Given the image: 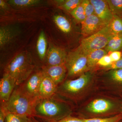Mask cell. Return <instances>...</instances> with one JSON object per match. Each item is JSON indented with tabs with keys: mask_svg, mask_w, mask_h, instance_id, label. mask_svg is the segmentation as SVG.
<instances>
[{
	"mask_svg": "<svg viewBox=\"0 0 122 122\" xmlns=\"http://www.w3.org/2000/svg\"><path fill=\"white\" fill-rule=\"evenodd\" d=\"M122 122V120H120V122Z\"/></svg>",
	"mask_w": 122,
	"mask_h": 122,
	"instance_id": "obj_36",
	"label": "cell"
},
{
	"mask_svg": "<svg viewBox=\"0 0 122 122\" xmlns=\"http://www.w3.org/2000/svg\"><path fill=\"white\" fill-rule=\"evenodd\" d=\"M110 27L113 34L122 35V18L114 15L113 20L110 24Z\"/></svg>",
	"mask_w": 122,
	"mask_h": 122,
	"instance_id": "obj_23",
	"label": "cell"
},
{
	"mask_svg": "<svg viewBox=\"0 0 122 122\" xmlns=\"http://www.w3.org/2000/svg\"><path fill=\"white\" fill-rule=\"evenodd\" d=\"M45 75L42 70L35 72L32 74L26 81L18 86L28 96L34 98H39L37 96L38 90L41 82Z\"/></svg>",
	"mask_w": 122,
	"mask_h": 122,
	"instance_id": "obj_7",
	"label": "cell"
},
{
	"mask_svg": "<svg viewBox=\"0 0 122 122\" xmlns=\"http://www.w3.org/2000/svg\"><path fill=\"white\" fill-rule=\"evenodd\" d=\"M35 66L31 55L25 51L17 55L12 59L6 66L5 72L14 79L16 86H19L32 74Z\"/></svg>",
	"mask_w": 122,
	"mask_h": 122,
	"instance_id": "obj_3",
	"label": "cell"
},
{
	"mask_svg": "<svg viewBox=\"0 0 122 122\" xmlns=\"http://www.w3.org/2000/svg\"><path fill=\"white\" fill-rule=\"evenodd\" d=\"M54 96L38 100L35 106L34 117L49 122L58 121L71 115L72 111L70 107Z\"/></svg>",
	"mask_w": 122,
	"mask_h": 122,
	"instance_id": "obj_1",
	"label": "cell"
},
{
	"mask_svg": "<svg viewBox=\"0 0 122 122\" xmlns=\"http://www.w3.org/2000/svg\"><path fill=\"white\" fill-rule=\"evenodd\" d=\"M85 122H119L122 120V113L107 117L85 119Z\"/></svg>",
	"mask_w": 122,
	"mask_h": 122,
	"instance_id": "obj_24",
	"label": "cell"
},
{
	"mask_svg": "<svg viewBox=\"0 0 122 122\" xmlns=\"http://www.w3.org/2000/svg\"><path fill=\"white\" fill-rule=\"evenodd\" d=\"M81 4L83 6L86 17L95 14L94 8L89 0H82Z\"/></svg>",
	"mask_w": 122,
	"mask_h": 122,
	"instance_id": "obj_28",
	"label": "cell"
},
{
	"mask_svg": "<svg viewBox=\"0 0 122 122\" xmlns=\"http://www.w3.org/2000/svg\"><path fill=\"white\" fill-rule=\"evenodd\" d=\"M81 24L82 33L88 36L98 32L107 25L95 14L87 17Z\"/></svg>",
	"mask_w": 122,
	"mask_h": 122,
	"instance_id": "obj_9",
	"label": "cell"
},
{
	"mask_svg": "<svg viewBox=\"0 0 122 122\" xmlns=\"http://www.w3.org/2000/svg\"><path fill=\"white\" fill-rule=\"evenodd\" d=\"M105 49L98 50L91 52L87 55V65L89 70L91 69L97 64L103 57L107 55Z\"/></svg>",
	"mask_w": 122,
	"mask_h": 122,
	"instance_id": "obj_17",
	"label": "cell"
},
{
	"mask_svg": "<svg viewBox=\"0 0 122 122\" xmlns=\"http://www.w3.org/2000/svg\"><path fill=\"white\" fill-rule=\"evenodd\" d=\"M109 75L113 82L122 86V69L111 70Z\"/></svg>",
	"mask_w": 122,
	"mask_h": 122,
	"instance_id": "obj_27",
	"label": "cell"
},
{
	"mask_svg": "<svg viewBox=\"0 0 122 122\" xmlns=\"http://www.w3.org/2000/svg\"><path fill=\"white\" fill-rule=\"evenodd\" d=\"M113 15L122 18V0H107Z\"/></svg>",
	"mask_w": 122,
	"mask_h": 122,
	"instance_id": "obj_22",
	"label": "cell"
},
{
	"mask_svg": "<svg viewBox=\"0 0 122 122\" xmlns=\"http://www.w3.org/2000/svg\"><path fill=\"white\" fill-rule=\"evenodd\" d=\"M53 20L57 27L62 32L66 34L70 32L72 26L66 18L61 15H56L54 16Z\"/></svg>",
	"mask_w": 122,
	"mask_h": 122,
	"instance_id": "obj_19",
	"label": "cell"
},
{
	"mask_svg": "<svg viewBox=\"0 0 122 122\" xmlns=\"http://www.w3.org/2000/svg\"><path fill=\"white\" fill-rule=\"evenodd\" d=\"M65 64L70 77L80 76L89 70L87 55L79 46L67 54Z\"/></svg>",
	"mask_w": 122,
	"mask_h": 122,
	"instance_id": "obj_5",
	"label": "cell"
},
{
	"mask_svg": "<svg viewBox=\"0 0 122 122\" xmlns=\"http://www.w3.org/2000/svg\"><path fill=\"white\" fill-rule=\"evenodd\" d=\"M16 29L10 26H1L0 28V47L2 49L10 44L17 36Z\"/></svg>",
	"mask_w": 122,
	"mask_h": 122,
	"instance_id": "obj_15",
	"label": "cell"
},
{
	"mask_svg": "<svg viewBox=\"0 0 122 122\" xmlns=\"http://www.w3.org/2000/svg\"><path fill=\"white\" fill-rule=\"evenodd\" d=\"M91 78V74L87 72L78 78L66 80L58 86L56 93L69 98H76L89 86Z\"/></svg>",
	"mask_w": 122,
	"mask_h": 122,
	"instance_id": "obj_4",
	"label": "cell"
},
{
	"mask_svg": "<svg viewBox=\"0 0 122 122\" xmlns=\"http://www.w3.org/2000/svg\"><path fill=\"white\" fill-rule=\"evenodd\" d=\"M41 2L39 0H10L8 3L12 6L18 8H25L39 5Z\"/></svg>",
	"mask_w": 122,
	"mask_h": 122,
	"instance_id": "obj_21",
	"label": "cell"
},
{
	"mask_svg": "<svg viewBox=\"0 0 122 122\" xmlns=\"http://www.w3.org/2000/svg\"><path fill=\"white\" fill-rule=\"evenodd\" d=\"M6 111L1 106H0V122H5Z\"/></svg>",
	"mask_w": 122,
	"mask_h": 122,
	"instance_id": "obj_33",
	"label": "cell"
},
{
	"mask_svg": "<svg viewBox=\"0 0 122 122\" xmlns=\"http://www.w3.org/2000/svg\"><path fill=\"white\" fill-rule=\"evenodd\" d=\"M37 50L39 58L41 61L46 59L47 49V41L44 30L40 32L36 45Z\"/></svg>",
	"mask_w": 122,
	"mask_h": 122,
	"instance_id": "obj_16",
	"label": "cell"
},
{
	"mask_svg": "<svg viewBox=\"0 0 122 122\" xmlns=\"http://www.w3.org/2000/svg\"><path fill=\"white\" fill-rule=\"evenodd\" d=\"M67 54L62 48L50 46L46 53V66L59 65L65 64Z\"/></svg>",
	"mask_w": 122,
	"mask_h": 122,
	"instance_id": "obj_10",
	"label": "cell"
},
{
	"mask_svg": "<svg viewBox=\"0 0 122 122\" xmlns=\"http://www.w3.org/2000/svg\"><path fill=\"white\" fill-rule=\"evenodd\" d=\"M85 120L84 118L76 117L70 115L58 121L49 122H85Z\"/></svg>",
	"mask_w": 122,
	"mask_h": 122,
	"instance_id": "obj_29",
	"label": "cell"
},
{
	"mask_svg": "<svg viewBox=\"0 0 122 122\" xmlns=\"http://www.w3.org/2000/svg\"><path fill=\"white\" fill-rule=\"evenodd\" d=\"M94 8L95 14L107 25L113 20L114 15L110 10L107 0H90Z\"/></svg>",
	"mask_w": 122,
	"mask_h": 122,
	"instance_id": "obj_13",
	"label": "cell"
},
{
	"mask_svg": "<svg viewBox=\"0 0 122 122\" xmlns=\"http://www.w3.org/2000/svg\"><path fill=\"white\" fill-rule=\"evenodd\" d=\"M113 35L108 24L98 32L82 39L79 46L88 55L94 51L105 48Z\"/></svg>",
	"mask_w": 122,
	"mask_h": 122,
	"instance_id": "obj_6",
	"label": "cell"
},
{
	"mask_svg": "<svg viewBox=\"0 0 122 122\" xmlns=\"http://www.w3.org/2000/svg\"><path fill=\"white\" fill-rule=\"evenodd\" d=\"M29 122H40L36 119L34 117H30Z\"/></svg>",
	"mask_w": 122,
	"mask_h": 122,
	"instance_id": "obj_35",
	"label": "cell"
},
{
	"mask_svg": "<svg viewBox=\"0 0 122 122\" xmlns=\"http://www.w3.org/2000/svg\"><path fill=\"white\" fill-rule=\"evenodd\" d=\"M106 68L108 69L111 70L122 69V57L120 60L113 62L111 65Z\"/></svg>",
	"mask_w": 122,
	"mask_h": 122,
	"instance_id": "obj_31",
	"label": "cell"
},
{
	"mask_svg": "<svg viewBox=\"0 0 122 122\" xmlns=\"http://www.w3.org/2000/svg\"><path fill=\"white\" fill-rule=\"evenodd\" d=\"M82 1V0H60L56 1L58 7L71 12L81 4Z\"/></svg>",
	"mask_w": 122,
	"mask_h": 122,
	"instance_id": "obj_20",
	"label": "cell"
},
{
	"mask_svg": "<svg viewBox=\"0 0 122 122\" xmlns=\"http://www.w3.org/2000/svg\"><path fill=\"white\" fill-rule=\"evenodd\" d=\"M112 63L120 60L122 57V52L121 51H115L111 52L110 55Z\"/></svg>",
	"mask_w": 122,
	"mask_h": 122,
	"instance_id": "obj_32",
	"label": "cell"
},
{
	"mask_svg": "<svg viewBox=\"0 0 122 122\" xmlns=\"http://www.w3.org/2000/svg\"><path fill=\"white\" fill-rule=\"evenodd\" d=\"M107 52L121 51L122 50V35L114 34L105 47Z\"/></svg>",
	"mask_w": 122,
	"mask_h": 122,
	"instance_id": "obj_18",
	"label": "cell"
},
{
	"mask_svg": "<svg viewBox=\"0 0 122 122\" xmlns=\"http://www.w3.org/2000/svg\"><path fill=\"white\" fill-rule=\"evenodd\" d=\"M58 86L50 78L45 75L41 82L37 92L40 99L49 98L56 94Z\"/></svg>",
	"mask_w": 122,
	"mask_h": 122,
	"instance_id": "obj_14",
	"label": "cell"
},
{
	"mask_svg": "<svg viewBox=\"0 0 122 122\" xmlns=\"http://www.w3.org/2000/svg\"><path fill=\"white\" fill-rule=\"evenodd\" d=\"M39 99L31 97L25 94L16 86L8 101L1 102V106L8 113L34 117V109Z\"/></svg>",
	"mask_w": 122,
	"mask_h": 122,
	"instance_id": "obj_2",
	"label": "cell"
},
{
	"mask_svg": "<svg viewBox=\"0 0 122 122\" xmlns=\"http://www.w3.org/2000/svg\"><path fill=\"white\" fill-rule=\"evenodd\" d=\"M16 86L14 79L8 73L5 72L0 81L1 102H6L8 101Z\"/></svg>",
	"mask_w": 122,
	"mask_h": 122,
	"instance_id": "obj_12",
	"label": "cell"
},
{
	"mask_svg": "<svg viewBox=\"0 0 122 122\" xmlns=\"http://www.w3.org/2000/svg\"><path fill=\"white\" fill-rule=\"evenodd\" d=\"M0 8L2 9H5L7 8V5L5 1L0 0Z\"/></svg>",
	"mask_w": 122,
	"mask_h": 122,
	"instance_id": "obj_34",
	"label": "cell"
},
{
	"mask_svg": "<svg viewBox=\"0 0 122 122\" xmlns=\"http://www.w3.org/2000/svg\"><path fill=\"white\" fill-rule=\"evenodd\" d=\"M30 117L25 115H20L6 112L5 122H29Z\"/></svg>",
	"mask_w": 122,
	"mask_h": 122,
	"instance_id": "obj_25",
	"label": "cell"
},
{
	"mask_svg": "<svg viewBox=\"0 0 122 122\" xmlns=\"http://www.w3.org/2000/svg\"><path fill=\"white\" fill-rule=\"evenodd\" d=\"M71 15L78 22L82 23L86 17L82 5L81 4L70 12Z\"/></svg>",
	"mask_w": 122,
	"mask_h": 122,
	"instance_id": "obj_26",
	"label": "cell"
},
{
	"mask_svg": "<svg viewBox=\"0 0 122 122\" xmlns=\"http://www.w3.org/2000/svg\"><path fill=\"white\" fill-rule=\"evenodd\" d=\"M114 107V104L109 100L96 99L88 104L86 110L91 115H102L108 113Z\"/></svg>",
	"mask_w": 122,
	"mask_h": 122,
	"instance_id": "obj_8",
	"label": "cell"
},
{
	"mask_svg": "<svg viewBox=\"0 0 122 122\" xmlns=\"http://www.w3.org/2000/svg\"><path fill=\"white\" fill-rule=\"evenodd\" d=\"M42 70L45 75L51 79L58 86L63 81L67 72L65 64L56 66L45 65L42 66Z\"/></svg>",
	"mask_w": 122,
	"mask_h": 122,
	"instance_id": "obj_11",
	"label": "cell"
},
{
	"mask_svg": "<svg viewBox=\"0 0 122 122\" xmlns=\"http://www.w3.org/2000/svg\"><path fill=\"white\" fill-rule=\"evenodd\" d=\"M112 63L110 57L109 55H105L99 60L97 65L103 67H107Z\"/></svg>",
	"mask_w": 122,
	"mask_h": 122,
	"instance_id": "obj_30",
	"label": "cell"
}]
</instances>
